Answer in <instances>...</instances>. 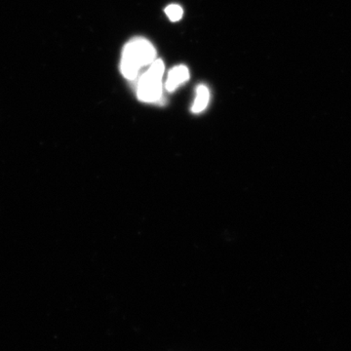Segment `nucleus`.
<instances>
[{
	"mask_svg": "<svg viewBox=\"0 0 351 351\" xmlns=\"http://www.w3.org/2000/svg\"><path fill=\"white\" fill-rule=\"evenodd\" d=\"M209 99L210 92L208 88L205 85H199L196 90V98L191 107V112L195 113L203 112L207 108Z\"/></svg>",
	"mask_w": 351,
	"mask_h": 351,
	"instance_id": "4",
	"label": "nucleus"
},
{
	"mask_svg": "<svg viewBox=\"0 0 351 351\" xmlns=\"http://www.w3.org/2000/svg\"><path fill=\"white\" fill-rule=\"evenodd\" d=\"M165 13L172 22H178V21L182 19L184 11H182L181 6L177 5V4H172V5L166 7Z\"/></svg>",
	"mask_w": 351,
	"mask_h": 351,
	"instance_id": "5",
	"label": "nucleus"
},
{
	"mask_svg": "<svg viewBox=\"0 0 351 351\" xmlns=\"http://www.w3.org/2000/svg\"><path fill=\"white\" fill-rule=\"evenodd\" d=\"M189 80V69L186 66H177L171 69L166 82V89L169 92L174 91L176 88L179 87L182 83Z\"/></svg>",
	"mask_w": 351,
	"mask_h": 351,
	"instance_id": "3",
	"label": "nucleus"
},
{
	"mask_svg": "<svg viewBox=\"0 0 351 351\" xmlns=\"http://www.w3.org/2000/svg\"><path fill=\"white\" fill-rule=\"evenodd\" d=\"M156 48L149 40L145 38L132 39L126 44L122 53V75L127 80H133L137 77L138 71L145 66H151L156 61Z\"/></svg>",
	"mask_w": 351,
	"mask_h": 351,
	"instance_id": "1",
	"label": "nucleus"
},
{
	"mask_svg": "<svg viewBox=\"0 0 351 351\" xmlns=\"http://www.w3.org/2000/svg\"><path fill=\"white\" fill-rule=\"evenodd\" d=\"M162 60H156L149 69L141 76L138 84V99L145 103H158L162 98Z\"/></svg>",
	"mask_w": 351,
	"mask_h": 351,
	"instance_id": "2",
	"label": "nucleus"
}]
</instances>
